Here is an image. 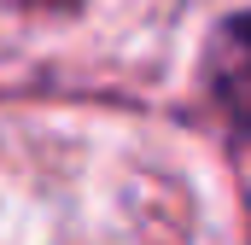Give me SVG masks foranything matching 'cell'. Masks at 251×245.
<instances>
[{"label":"cell","mask_w":251,"mask_h":245,"mask_svg":"<svg viewBox=\"0 0 251 245\" xmlns=\"http://www.w3.org/2000/svg\"><path fill=\"white\" fill-rule=\"evenodd\" d=\"M204 94L234 128L251 134V12H234L216 24L204 47Z\"/></svg>","instance_id":"6da1fadb"}]
</instances>
